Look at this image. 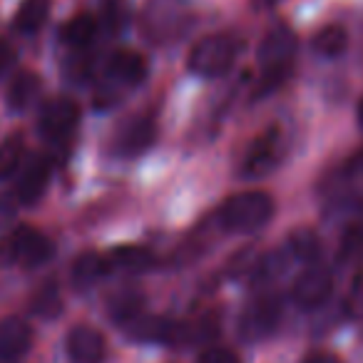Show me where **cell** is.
I'll use <instances>...</instances> for the list:
<instances>
[{
	"label": "cell",
	"mask_w": 363,
	"mask_h": 363,
	"mask_svg": "<svg viewBox=\"0 0 363 363\" xmlns=\"http://www.w3.org/2000/svg\"><path fill=\"white\" fill-rule=\"evenodd\" d=\"M239 55V40L232 35H207L189 52V70L199 77H219L234 65Z\"/></svg>",
	"instance_id": "obj_3"
},
{
	"label": "cell",
	"mask_w": 363,
	"mask_h": 363,
	"mask_svg": "<svg viewBox=\"0 0 363 363\" xmlns=\"http://www.w3.org/2000/svg\"><path fill=\"white\" fill-rule=\"evenodd\" d=\"M97 35V21L87 13L70 18L62 28V40L70 48H87L92 43V38Z\"/></svg>",
	"instance_id": "obj_20"
},
{
	"label": "cell",
	"mask_w": 363,
	"mask_h": 363,
	"mask_svg": "<svg viewBox=\"0 0 363 363\" xmlns=\"http://www.w3.org/2000/svg\"><path fill=\"white\" fill-rule=\"evenodd\" d=\"M142 311H145V301H142V294L140 291H132V289L115 294V296L110 298V303H107V313H110L112 321L120 323V326L130 323L132 318L140 316Z\"/></svg>",
	"instance_id": "obj_18"
},
{
	"label": "cell",
	"mask_w": 363,
	"mask_h": 363,
	"mask_svg": "<svg viewBox=\"0 0 363 363\" xmlns=\"http://www.w3.org/2000/svg\"><path fill=\"white\" fill-rule=\"evenodd\" d=\"M48 179H50V167L45 160H30L18 174L16 184V199L23 204H35L43 197L48 187Z\"/></svg>",
	"instance_id": "obj_13"
},
{
	"label": "cell",
	"mask_w": 363,
	"mask_h": 363,
	"mask_svg": "<svg viewBox=\"0 0 363 363\" xmlns=\"http://www.w3.org/2000/svg\"><path fill=\"white\" fill-rule=\"evenodd\" d=\"M13 60V50H11V45L8 43H0V72L6 70V65Z\"/></svg>",
	"instance_id": "obj_28"
},
{
	"label": "cell",
	"mask_w": 363,
	"mask_h": 363,
	"mask_svg": "<svg viewBox=\"0 0 363 363\" xmlns=\"http://www.w3.org/2000/svg\"><path fill=\"white\" fill-rule=\"evenodd\" d=\"M50 16V0H23L16 13V30L23 35H33L45 26Z\"/></svg>",
	"instance_id": "obj_17"
},
{
	"label": "cell",
	"mask_w": 363,
	"mask_h": 363,
	"mask_svg": "<svg viewBox=\"0 0 363 363\" xmlns=\"http://www.w3.org/2000/svg\"><path fill=\"white\" fill-rule=\"evenodd\" d=\"M35 311L40 316H55L60 311V291L55 286H45L35 296Z\"/></svg>",
	"instance_id": "obj_25"
},
{
	"label": "cell",
	"mask_w": 363,
	"mask_h": 363,
	"mask_svg": "<svg viewBox=\"0 0 363 363\" xmlns=\"http://www.w3.org/2000/svg\"><path fill=\"white\" fill-rule=\"evenodd\" d=\"M358 125L363 127V100L358 102Z\"/></svg>",
	"instance_id": "obj_29"
},
{
	"label": "cell",
	"mask_w": 363,
	"mask_h": 363,
	"mask_svg": "<svg viewBox=\"0 0 363 363\" xmlns=\"http://www.w3.org/2000/svg\"><path fill=\"white\" fill-rule=\"evenodd\" d=\"M348 45V35L341 26H326L313 35L311 48L313 52H318L321 57H338L343 55Z\"/></svg>",
	"instance_id": "obj_21"
},
{
	"label": "cell",
	"mask_w": 363,
	"mask_h": 363,
	"mask_svg": "<svg viewBox=\"0 0 363 363\" xmlns=\"http://www.w3.org/2000/svg\"><path fill=\"white\" fill-rule=\"evenodd\" d=\"M102 23H105L112 33L122 30V28H125V23H127L125 0H107L105 8H102Z\"/></svg>",
	"instance_id": "obj_24"
},
{
	"label": "cell",
	"mask_w": 363,
	"mask_h": 363,
	"mask_svg": "<svg viewBox=\"0 0 363 363\" xmlns=\"http://www.w3.org/2000/svg\"><path fill=\"white\" fill-rule=\"evenodd\" d=\"M284 157V137L277 127L267 130L262 137L252 142L247 157H244L242 174L249 179H259V177H267L269 172H274L279 167Z\"/></svg>",
	"instance_id": "obj_5"
},
{
	"label": "cell",
	"mask_w": 363,
	"mask_h": 363,
	"mask_svg": "<svg viewBox=\"0 0 363 363\" xmlns=\"http://www.w3.org/2000/svg\"><path fill=\"white\" fill-rule=\"evenodd\" d=\"M301 363H341V358L333 356V353H328V351H313V353H308Z\"/></svg>",
	"instance_id": "obj_27"
},
{
	"label": "cell",
	"mask_w": 363,
	"mask_h": 363,
	"mask_svg": "<svg viewBox=\"0 0 363 363\" xmlns=\"http://www.w3.org/2000/svg\"><path fill=\"white\" fill-rule=\"evenodd\" d=\"M155 137V122L150 117H137V120H130V125L122 127V132L117 135V152L122 157H137L150 150Z\"/></svg>",
	"instance_id": "obj_11"
},
{
	"label": "cell",
	"mask_w": 363,
	"mask_h": 363,
	"mask_svg": "<svg viewBox=\"0 0 363 363\" xmlns=\"http://www.w3.org/2000/svg\"><path fill=\"white\" fill-rule=\"evenodd\" d=\"M110 274V264H107V257L97 252H85L75 259L72 264V279H75L77 286H92L97 284L102 277Z\"/></svg>",
	"instance_id": "obj_15"
},
{
	"label": "cell",
	"mask_w": 363,
	"mask_h": 363,
	"mask_svg": "<svg viewBox=\"0 0 363 363\" xmlns=\"http://www.w3.org/2000/svg\"><path fill=\"white\" fill-rule=\"evenodd\" d=\"M77 122H80V107L67 97L48 102L40 112V132L52 142H60L72 135Z\"/></svg>",
	"instance_id": "obj_8"
},
{
	"label": "cell",
	"mask_w": 363,
	"mask_h": 363,
	"mask_svg": "<svg viewBox=\"0 0 363 363\" xmlns=\"http://www.w3.org/2000/svg\"><path fill=\"white\" fill-rule=\"evenodd\" d=\"M23 155H26V147H23L21 137H8L3 145H0V179L16 174L23 164Z\"/></svg>",
	"instance_id": "obj_22"
},
{
	"label": "cell",
	"mask_w": 363,
	"mask_h": 363,
	"mask_svg": "<svg viewBox=\"0 0 363 363\" xmlns=\"http://www.w3.org/2000/svg\"><path fill=\"white\" fill-rule=\"evenodd\" d=\"M38 92H40V77L35 72H21L13 77L11 87H8V107L16 112L28 110L38 97Z\"/></svg>",
	"instance_id": "obj_16"
},
{
	"label": "cell",
	"mask_w": 363,
	"mask_h": 363,
	"mask_svg": "<svg viewBox=\"0 0 363 363\" xmlns=\"http://www.w3.org/2000/svg\"><path fill=\"white\" fill-rule=\"evenodd\" d=\"M107 77L112 85H140L147 77V62L135 50H117L107 62Z\"/></svg>",
	"instance_id": "obj_12"
},
{
	"label": "cell",
	"mask_w": 363,
	"mask_h": 363,
	"mask_svg": "<svg viewBox=\"0 0 363 363\" xmlns=\"http://www.w3.org/2000/svg\"><path fill=\"white\" fill-rule=\"evenodd\" d=\"M52 242L43 232L33 227H18L11 234L3 237L0 242V259L6 262H16L23 267H43L45 262H50L52 257Z\"/></svg>",
	"instance_id": "obj_4"
},
{
	"label": "cell",
	"mask_w": 363,
	"mask_h": 363,
	"mask_svg": "<svg viewBox=\"0 0 363 363\" xmlns=\"http://www.w3.org/2000/svg\"><path fill=\"white\" fill-rule=\"evenodd\" d=\"M67 358L72 363H102L105 358V338L92 326H75L67 333Z\"/></svg>",
	"instance_id": "obj_10"
},
{
	"label": "cell",
	"mask_w": 363,
	"mask_h": 363,
	"mask_svg": "<svg viewBox=\"0 0 363 363\" xmlns=\"http://www.w3.org/2000/svg\"><path fill=\"white\" fill-rule=\"evenodd\" d=\"M0 363H18V361H0Z\"/></svg>",
	"instance_id": "obj_30"
},
{
	"label": "cell",
	"mask_w": 363,
	"mask_h": 363,
	"mask_svg": "<svg viewBox=\"0 0 363 363\" xmlns=\"http://www.w3.org/2000/svg\"><path fill=\"white\" fill-rule=\"evenodd\" d=\"M107 264H110V272L117 269V272L140 274L155 267V254L145 247H117L107 254Z\"/></svg>",
	"instance_id": "obj_14"
},
{
	"label": "cell",
	"mask_w": 363,
	"mask_h": 363,
	"mask_svg": "<svg viewBox=\"0 0 363 363\" xmlns=\"http://www.w3.org/2000/svg\"><path fill=\"white\" fill-rule=\"evenodd\" d=\"M331 291H333L331 272L326 267L311 264L306 272H301L296 277V281L291 286V298L301 308H318L328 301Z\"/></svg>",
	"instance_id": "obj_7"
},
{
	"label": "cell",
	"mask_w": 363,
	"mask_h": 363,
	"mask_svg": "<svg viewBox=\"0 0 363 363\" xmlns=\"http://www.w3.org/2000/svg\"><path fill=\"white\" fill-rule=\"evenodd\" d=\"M33 346V326L26 318L8 316L0 321V361H21Z\"/></svg>",
	"instance_id": "obj_9"
},
{
	"label": "cell",
	"mask_w": 363,
	"mask_h": 363,
	"mask_svg": "<svg viewBox=\"0 0 363 363\" xmlns=\"http://www.w3.org/2000/svg\"><path fill=\"white\" fill-rule=\"evenodd\" d=\"M274 217V199L272 194L259 192V189H249V192H239L224 202L219 209V222L229 229V232H257V229L267 227L269 219Z\"/></svg>",
	"instance_id": "obj_2"
},
{
	"label": "cell",
	"mask_w": 363,
	"mask_h": 363,
	"mask_svg": "<svg viewBox=\"0 0 363 363\" xmlns=\"http://www.w3.org/2000/svg\"><path fill=\"white\" fill-rule=\"evenodd\" d=\"M286 247H289V257L303 264H316L318 254H321V242H318L316 232H311L306 227L289 234Z\"/></svg>",
	"instance_id": "obj_19"
},
{
	"label": "cell",
	"mask_w": 363,
	"mask_h": 363,
	"mask_svg": "<svg viewBox=\"0 0 363 363\" xmlns=\"http://www.w3.org/2000/svg\"><path fill=\"white\" fill-rule=\"evenodd\" d=\"M281 321V298L279 296H262L254 303H249L247 311L242 313L239 331L247 341H262L272 336Z\"/></svg>",
	"instance_id": "obj_6"
},
{
	"label": "cell",
	"mask_w": 363,
	"mask_h": 363,
	"mask_svg": "<svg viewBox=\"0 0 363 363\" xmlns=\"http://www.w3.org/2000/svg\"><path fill=\"white\" fill-rule=\"evenodd\" d=\"M296 33L286 26H277L267 33L259 48V65H262V80H259V95L277 90L291 75L294 57H296Z\"/></svg>",
	"instance_id": "obj_1"
},
{
	"label": "cell",
	"mask_w": 363,
	"mask_h": 363,
	"mask_svg": "<svg viewBox=\"0 0 363 363\" xmlns=\"http://www.w3.org/2000/svg\"><path fill=\"white\" fill-rule=\"evenodd\" d=\"M361 252H363V224H353V227H348L346 234H343L338 257H341V262H351V259H356Z\"/></svg>",
	"instance_id": "obj_23"
},
{
	"label": "cell",
	"mask_w": 363,
	"mask_h": 363,
	"mask_svg": "<svg viewBox=\"0 0 363 363\" xmlns=\"http://www.w3.org/2000/svg\"><path fill=\"white\" fill-rule=\"evenodd\" d=\"M197 363H242L239 356L227 346H212L199 356Z\"/></svg>",
	"instance_id": "obj_26"
}]
</instances>
